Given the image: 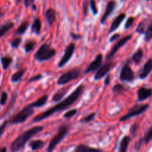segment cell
Listing matches in <instances>:
<instances>
[{"mask_svg":"<svg viewBox=\"0 0 152 152\" xmlns=\"http://www.w3.org/2000/svg\"><path fill=\"white\" fill-rule=\"evenodd\" d=\"M84 90V84H81L78 86L71 94L69 96H67L66 99H63L62 101L58 102L57 104H55V106L49 108L46 110L43 111L41 113L38 114L35 116L33 119V122H39L40 121H43L44 119H48L49 116H51L53 114L56 113H60L61 111L67 109L68 107H69L70 106H72V104H74L78 99H79L80 96H81V94L83 93Z\"/></svg>","mask_w":152,"mask_h":152,"instance_id":"6da1fadb","label":"cell"},{"mask_svg":"<svg viewBox=\"0 0 152 152\" xmlns=\"http://www.w3.org/2000/svg\"><path fill=\"white\" fill-rule=\"evenodd\" d=\"M43 130V126L37 125L34 126L20 134L10 145V150L11 152H19L23 149L28 142L34 137Z\"/></svg>","mask_w":152,"mask_h":152,"instance_id":"7a4b0ae2","label":"cell"},{"mask_svg":"<svg viewBox=\"0 0 152 152\" xmlns=\"http://www.w3.org/2000/svg\"><path fill=\"white\" fill-rule=\"evenodd\" d=\"M70 131V125L67 124H63L58 128V131L55 137L51 140L47 148V152H53L57 146L64 140L69 134Z\"/></svg>","mask_w":152,"mask_h":152,"instance_id":"3957f363","label":"cell"},{"mask_svg":"<svg viewBox=\"0 0 152 152\" xmlns=\"http://www.w3.org/2000/svg\"><path fill=\"white\" fill-rule=\"evenodd\" d=\"M55 55L56 50L54 48L51 47L48 43H43L34 54V58L36 61L42 63L52 59Z\"/></svg>","mask_w":152,"mask_h":152,"instance_id":"277c9868","label":"cell"},{"mask_svg":"<svg viewBox=\"0 0 152 152\" xmlns=\"http://www.w3.org/2000/svg\"><path fill=\"white\" fill-rule=\"evenodd\" d=\"M34 113V108L30 107L28 105L26 106L23 108V110L20 111L18 113L14 115L11 120L9 121V123L11 125H17V124L24 123L29 117L32 116Z\"/></svg>","mask_w":152,"mask_h":152,"instance_id":"5b68a950","label":"cell"},{"mask_svg":"<svg viewBox=\"0 0 152 152\" xmlns=\"http://www.w3.org/2000/svg\"><path fill=\"white\" fill-rule=\"evenodd\" d=\"M81 72L79 69H72L66 72H64L62 75L58 78L57 84L60 86L65 85V84H68V83L71 82V81H75V80L78 79V78L81 77Z\"/></svg>","mask_w":152,"mask_h":152,"instance_id":"8992f818","label":"cell"},{"mask_svg":"<svg viewBox=\"0 0 152 152\" xmlns=\"http://www.w3.org/2000/svg\"><path fill=\"white\" fill-rule=\"evenodd\" d=\"M136 31L141 34H145V40L150 41L152 39V20L145 19L140 22L137 26Z\"/></svg>","mask_w":152,"mask_h":152,"instance_id":"52a82bcc","label":"cell"},{"mask_svg":"<svg viewBox=\"0 0 152 152\" xmlns=\"http://www.w3.org/2000/svg\"><path fill=\"white\" fill-rule=\"evenodd\" d=\"M149 105L148 104H136L134 107L131 108L128 110L125 115L122 116V117L119 119V122H125V121L128 120V119H131V118L134 117V116H140L141 114L144 113L148 108Z\"/></svg>","mask_w":152,"mask_h":152,"instance_id":"ba28073f","label":"cell"},{"mask_svg":"<svg viewBox=\"0 0 152 152\" xmlns=\"http://www.w3.org/2000/svg\"><path fill=\"white\" fill-rule=\"evenodd\" d=\"M134 72L131 67L130 66L129 64L128 63V61L125 63V64L122 66V70L120 72V76H119V79L122 82L131 83L134 81Z\"/></svg>","mask_w":152,"mask_h":152,"instance_id":"9c48e42d","label":"cell"},{"mask_svg":"<svg viewBox=\"0 0 152 152\" xmlns=\"http://www.w3.org/2000/svg\"><path fill=\"white\" fill-rule=\"evenodd\" d=\"M75 44L74 43H70L69 44L67 45L65 50H64V53L63 55L62 58H61L60 61L58 62V67H59V68L64 67L71 60L72 57L73 56V54L75 52Z\"/></svg>","mask_w":152,"mask_h":152,"instance_id":"30bf717a","label":"cell"},{"mask_svg":"<svg viewBox=\"0 0 152 152\" xmlns=\"http://www.w3.org/2000/svg\"><path fill=\"white\" fill-rule=\"evenodd\" d=\"M115 63L113 61H110V62H106L105 64H102L96 72V74L94 75V80L95 81H99L102 78H103L104 76L108 75V73L110 72V70L115 66Z\"/></svg>","mask_w":152,"mask_h":152,"instance_id":"8fae6325","label":"cell"},{"mask_svg":"<svg viewBox=\"0 0 152 152\" xmlns=\"http://www.w3.org/2000/svg\"><path fill=\"white\" fill-rule=\"evenodd\" d=\"M132 37H133V35L129 34V35H127V36L124 37L123 38H122V39H121V40H119V41L116 43V44L113 46L112 49H110V51L109 52V53H108L107 55V57H106L107 61H110L111 58H113V57L116 55V53L118 52V50H119V49H120L122 46H125V45L126 44L128 41H129V40H131V39H132Z\"/></svg>","mask_w":152,"mask_h":152,"instance_id":"7c38bea8","label":"cell"},{"mask_svg":"<svg viewBox=\"0 0 152 152\" xmlns=\"http://www.w3.org/2000/svg\"><path fill=\"white\" fill-rule=\"evenodd\" d=\"M102 61H103V55L99 54V55H96L94 61H92L90 65L87 67V69L84 71V74H88V73L96 71L102 65Z\"/></svg>","mask_w":152,"mask_h":152,"instance_id":"4fadbf2b","label":"cell"},{"mask_svg":"<svg viewBox=\"0 0 152 152\" xmlns=\"http://www.w3.org/2000/svg\"><path fill=\"white\" fill-rule=\"evenodd\" d=\"M116 6V2L114 1V0H111L107 5L106 8H105V11L104 12L103 15H102V18L100 20V23L101 24H104L106 20H107L108 17L112 14V13L113 12V11L115 10Z\"/></svg>","mask_w":152,"mask_h":152,"instance_id":"5bb4252c","label":"cell"},{"mask_svg":"<svg viewBox=\"0 0 152 152\" xmlns=\"http://www.w3.org/2000/svg\"><path fill=\"white\" fill-rule=\"evenodd\" d=\"M152 96V90L150 88L142 87L137 90V100L142 102Z\"/></svg>","mask_w":152,"mask_h":152,"instance_id":"9a60e30c","label":"cell"},{"mask_svg":"<svg viewBox=\"0 0 152 152\" xmlns=\"http://www.w3.org/2000/svg\"><path fill=\"white\" fill-rule=\"evenodd\" d=\"M126 17V14H121L119 15H118L116 18L114 19L113 21L112 24H111L110 28V30L108 33L111 34L113 32H114L115 31H116L118 29V28L120 26V25L122 24V22L124 21V20Z\"/></svg>","mask_w":152,"mask_h":152,"instance_id":"2e32d148","label":"cell"},{"mask_svg":"<svg viewBox=\"0 0 152 152\" xmlns=\"http://www.w3.org/2000/svg\"><path fill=\"white\" fill-rule=\"evenodd\" d=\"M152 71V59H149L148 61H146L145 64L143 66L141 72L140 73V79H145L148 77L151 72Z\"/></svg>","mask_w":152,"mask_h":152,"instance_id":"e0dca14e","label":"cell"},{"mask_svg":"<svg viewBox=\"0 0 152 152\" xmlns=\"http://www.w3.org/2000/svg\"><path fill=\"white\" fill-rule=\"evenodd\" d=\"M69 88L70 87H66L58 90V91L54 94L53 97H52V102H61V101H62L63 99L64 98V96H66V94L68 93Z\"/></svg>","mask_w":152,"mask_h":152,"instance_id":"ac0fdd59","label":"cell"},{"mask_svg":"<svg viewBox=\"0 0 152 152\" xmlns=\"http://www.w3.org/2000/svg\"><path fill=\"white\" fill-rule=\"evenodd\" d=\"M75 152H103V151L102 149L90 147L87 145L80 144L78 146H76Z\"/></svg>","mask_w":152,"mask_h":152,"instance_id":"d6986e66","label":"cell"},{"mask_svg":"<svg viewBox=\"0 0 152 152\" xmlns=\"http://www.w3.org/2000/svg\"><path fill=\"white\" fill-rule=\"evenodd\" d=\"M48 99H49V95H44L42 97H40V99L37 100L36 102H34L32 103L29 104L28 105L31 108H38V107H41L44 106L45 104L47 102Z\"/></svg>","mask_w":152,"mask_h":152,"instance_id":"ffe728a7","label":"cell"},{"mask_svg":"<svg viewBox=\"0 0 152 152\" xmlns=\"http://www.w3.org/2000/svg\"><path fill=\"white\" fill-rule=\"evenodd\" d=\"M46 20L49 26H52L56 20V11L53 8H49L46 11Z\"/></svg>","mask_w":152,"mask_h":152,"instance_id":"44dd1931","label":"cell"},{"mask_svg":"<svg viewBox=\"0 0 152 152\" xmlns=\"http://www.w3.org/2000/svg\"><path fill=\"white\" fill-rule=\"evenodd\" d=\"M131 142V137L130 136H125L120 141L119 146V152H127L128 145Z\"/></svg>","mask_w":152,"mask_h":152,"instance_id":"7402d4cb","label":"cell"},{"mask_svg":"<svg viewBox=\"0 0 152 152\" xmlns=\"http://www.w3.org/2000/svg\"><path fill=\"white\" fill-rule=\"evenodd\" d=\"M26 70L27 69L24 68V69H22L18 70L17 72H16L14 74L12 75L11 76V82L13 83H18L19 81H20L23 78V77L24 76V75L26 74Z\"/></svg>","mask_w":152,"mask_h":152,"instance_id":"603a6c76","label":"cell"},{"mask_svg":"<svg viewBox=\"0 0 152 152\" xmlns=\"http://www.w3.org/2000/svg\"><path fill=\"white\" fill-rule=\"evenodd\" d=\"M42 28V23L39 18H36L34 20V23L32 24L31 30L32 33H34L35 34L38 35L40 34L41 32Z\"/></svg>","mask_w":152,"mask_h":152,"instance_id":"cb8c5ba5","label":"cell"},{"mask_svg":"<svg viewBox=\"0 0 152 152\" xmlns=\"http://www.w3.org/2000/svg\"><path fill=\"white\" fill-rule=\"evenodd\" d=\"M14 26V23L13 22H8L0 26V38L2 37L7 32L9 31Z\"/></svg>","mask_w":152,"mask_h":152,"instance_id":"d4e9b609","label":"cell"},{"mask_svg":"<svg viewBox=\"0 0 152 152\" xmlns=\"http://www.w3.org/2000/svg\"><path fill=\"white\" fill-rule=\"evenodd\" d=\"M45 145L44 142L41 140H32L29 142L28 145L32 151H37L38 149L41 148Z\"/></svg>","mask_w":152,"mask_h":152,"instance_id":"484cf974","label":"cell"},{"mask_svg":"<svg viewBox=\"0 0 152 152\" xmlns=\"http://www.w3.org/2000/svg\"><path fill=\"white\" fill-rule=\"evenodd\" d=\"M143 58V51L142 49H138L137 51H136L135 53L133 55L132 58H131V60L133 61V62L134 64H136L137 65H138L140 62H141L142 59Z\"/></svg>","mask_w":152,"mask_h":152,"instance_id":"4316f807","label":"cell"},{"mask_svg":"<svg viewBox=\"0 0 152 152\" xmlns=\"http://www.w3.org/2000/svg\"><path fill=\"white\" fill-rule=\"evenodd\" d=\"M1 64H2V69L6 70L9 68L13 62V58L10 56H2L1 57Z\"/></svg>","mask_w":152,"mask_h":152,"instance_id":"83f0119b","label":"cell"},{"mask_svg":"<svg viewBox=\"0 0 152 152\" xmlns=\"http://www.w3.org/2000/svg\"><path fill=\"white\" fill-rule=\"evenodd\" d=\"M29 23L27 21H25L21 23L20 26L17 28V31H15V34L17 35H23L26 32L27 29L28 28Z\"/></svg>","mask_w":152,"mask_h":152,"instance_id":"f1b7e54d","label":"cell"},{"mask_svg":"<svg viewBox=\"0 0 152 152\" xmlns=\"http://www.w3.org/2000/svg\"><path fill=\"white\" fill-rule=\"evenodd\" d=\"M35 46H36V43H35V41H34V40H28L24 45L25 52H26V53H29V52H31V51L34 50Z\"/></svg>","mask_w":152,"mask_h":152,"instance_id":"f546056e","label":"cell"},{"mask_svg":"<svg viewBox=\"0 0 152 152\" xmlns=\"http://www.w3.org/2000/svg\"><path fill=\"white\" fill-rule=\"evenodd\" d=\"M96 116V113H92L88 114L87 116L83 117L82 119L80 120V122H81V123H82V124L88 123V122H90L91 121L94 120Z\"/></svg>","mask_w":152,"mask_h":152,"instance_id":"4dcf8cb0","label":"cell"},{"mask_svg":"<svg viewBox=\"0 0 152 152\" xmlns=\"http://www.w3.org/2000/svg\"><path fill=\"white\" fill-rule=\"evenodd\" d=\"M125 91V87L122 84H116V85H114L113 87L112 88V92L113 93H116V94H120L123 92Z\"/></svg>","mask_w":152,"mask_h":152,"instance_id":"1f68e13d","label":"cell"},{"mask_svg":"<svg viewBox=\"0 0 152 152\" xmlns=\"http://www.w3.org/2000/svg\"><path fill=\"white\" fill-rule=\"evenodd\" d=\"M143 139V142H145V144H148L152 140V126L149 128L147 131V132L145 134V137Z\"/></svg>","mask_w":152,"mask_h":152,"instance_id":"d6a6232c","label":"cell"},{"mask_svg":"<svg viewBox=\"0 0 152 152\" xmlns=\"http://www.w3.org/2000/svg\"><path fill=\"white\" fill-rule=\"evenodd\" d=\"M22 43V38L21 37H16L14 39H13L11 42H10V44L11 46L13 49H18L20 45Z\"/></svg>","mask_w":152,"mask_h":152,"instance_id":"836d02e7","label":"cell"},{"mask_svg":"<svg viewBox=\"0 0 152 152\" xmlns=\"http://www.w3.org/2000/svg\"><path fill=\"white\" fill-rule=\"evenodd\" d=\"M77 113H78V110H77V109H72V110L67 111V112H66L65 113H64V118H65V119H70V118L73 117L75 115H76V114H77Z\"/></svg>","mask_w":152,"mask_h":152,"instance_id":"e575fe53","label":"cell"},{"mask_svg":"<svg viewBox=\"0 0 152 152\" xmlns=\"http://www.w3.org/2000/svg\"><path fill=\"white\" fill-rule=\"evenodd\" d=\"M90 7L93 14L94 15H97L99 11H98L97 5H96V2L95 0H90Z\"/></svg>","mask_w":152,"mask_h":152,"instance_id":"d590c367","label":"cell"},{"mask_svg":"<svg viewBox=\"0 0 152 152\" xmlns=\"http://www.w3.org/2000/svg\"><path fill=\"white\" fill-rule=\"evenodd\" d=\"M8 93L6 92H2V95H1V98H0V105H5L6 104L7 101H8Z\"/></svg>","mask_w":152,"mask_h":152,"instance_id":"8d00e7d4","label":"cell"},{"mask_svg":"<svg viewBox=\"0 0 152 152\" xmlns=\"http://www.w3.org/2000/svg\"><path fill=\"white\" fill-rule=\"evenodd\" d=\"M139 128H140L139 125L136 123H134V125L131 127V128H130V134H131V135L132 136V137H135L137 131H138Z\"/></svg>","mask_w":152,"mask_h":152,"instance_id":"74e56055","label":"cell"},{"mask_svg":"<svg viewBox=\"0 0 152 152\" xmlns=\"http://www.w3.org/2000/svg\"><path fill=\"white\" fill-rule=\"evenodd\" d=\"M134 20H135V18H134V17H130L129 18H128V20H127L126 23H125V29L130 28H131V26H133V24H134Z\"/></svg>","mask_w":152,"mask_h":152,"instance_id":"f35d334b","label":"cell"},{"mask_svg":"<svg viewBox=\"0 0 152 152\" xmlns=\"http://www.w3.org/2000/svg\"><path fill=\"white\" fill-rule=\"evenodd\" d=\"M43 75H42V74H37V75H34V76H32L31 78L30 79L28 80V84H30V83L37 81H39V80L42 79V78H43Z\"/></svg>","mask_w":152,"mask_h":152,"instance_id":"ab89813d","label":"cell"},{"mask_svg":"<svg viewBox=\"0 0 152 152\" xmlns=\"http://www.w3.org/2000/svg\"><path fill=\"white\" fill-rule=\"evenodd\" d=\"M8 121L5 120L3 122H2V125H0V137H2V135L5 131V128H6L7 125H8Z\"/></svg>","mask_w":152,"mask_h":152,"instance_id":"60d3db41","label":"cell"},{"mask_svg":"<svg viewBox=\"0 0 152 152\" xmlns=\"http://www.w3.org/2000/svg\"><path fill=\"white\" fill-rule=\"evenodd\" d=\"M70 36H71L72 39L74 40H78L82 37L81 34H75V33H73V32H70Z\"/></svg>","mask_w":152,"mask_h":152,"instance_id":"b9f144b4","label":"cell"},{"mask_svg":"<svg viewBox=\"0 0 152 152\" xmlns=\"http://www.w3.org/2000/svg\"><path fill=\"white\" fill-rule=\"evenodd\" d=\"M87 8H88V3H87V1H85V2H84V5H83V14H84V17H86L87 14V12H88V11H87Z\"/></svg>","mask_w":152,"mask_h":152,"instance_id":"7bdbcfd3","label":"cell"},{"mask_svg":"<svg viewBox=\"0 0 152 152\" xmlns=\"http://www.w3.org/2000/svg\"><path fill=\"white\" fill-rule=\"evenodd\" d=\"M142 142H143V139L142 138H140L138 142H137L135 144V148L137 151H139L142 147Z\"/></svg>","mask_w":152,"mask_h":152,"instance_id":"ee69618b","label":"cell"},{"mask_svg":"<svg viewBox=\"0 0 152 152\" xmlns=\"http://www.w3.org/2000/svg\"><path fill=\"white\" fill-rule=\"evenodd\" d=\"M119 37H120V34H113L112 36L110 37L109 41L111 43V42H113L114 40H118Z\"/></svg>","mask_w":152,"mask_h":152,"instance_id":"f6af8a7d","label":"cell"},{"mask_svg":"<svg viewBox=\"0 0 152 152\" xmlns=\"http://www.w3.org/2000/svg\"><path fill=\"white\" fill-rule=\"evenodd\" d=\"M34 0H24V5L26 8H28L31 5H33Z\"/></svg>","mask_w":152,"mask_h":152,"instance_id":"bcb514c9","label":"cell"},{"mask_svg":"<svg viewBox=\"0 0 152 152\" xmlns=\"http://www.w3.org/2000/svg\"><path fill=\"white\" fill-rule=\"evenodd\" d=\"M110 79L111 78L110 75H107L106 78H105V80H104V86L107 87V86L109 85L110 83Z\"/></svg>","mask_w":152,"mask_h":152,"instance_id":"7dc6e473","label":"cell"},{"mask_svg":"<svg viewBox=\"0 0 152 152\" xmlns=\"http://www.w3.org/2000/svg\"><path fill=\"white\" fill-rule=\"evenodd\" d=\"M0 152H7L6 147H2L0 148Z\"/></svg>","mask_w":152,"mask_h":152,"instance_id":"c3c4849f","label":"cell"},{"mask_svg":"<svg viewBox=\"0 0 152 152\" xmlns=\"http://www.w3.org/2000/svg\"><path fill=\"white\" fill-rule=\"evenodd\" d=\"M146 1H150V0H146Z\"/></svg>","mask_w":152,"mask_h":152,"instance_id":"681fc988","label":"cell"},{"mask_svg":"<svg viewBox=\"0 0 152 152\" xmlns=\"http://www.w3.org/2000/svg\"><path fill=\"white\" fill-rule=\"evenodd\" d=\"M61 152H63V151H61Z\"/></svg>","mask_w":152,"mask_h":152,"instance_id":"f907efd6","label":"cell"}]
</instances>
